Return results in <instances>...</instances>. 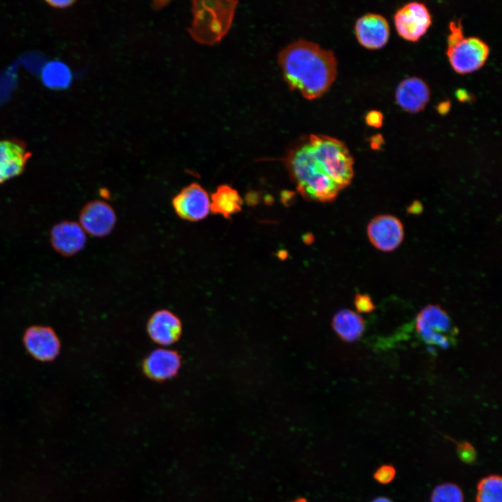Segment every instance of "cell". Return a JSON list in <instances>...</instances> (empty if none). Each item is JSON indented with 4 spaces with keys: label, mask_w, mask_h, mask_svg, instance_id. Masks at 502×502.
Returning <instances> with one entry per match:
<instances>
[{
    "label": "cell",
    "mask_w": 502,
    "mask_h": 502,
    "mask_svg": "<svg viewBox=\"0 0 502 502\" xmlns=\"http://www.w3.org/2000/svg\"><path fill=\"white\" fill-rule=\"evenodd\" d=\"M383 114L378 110L369 111L365 115V122L372 127H381L383 123Z\"/></svg>",
    "instance_id": "obj_26"
},
{
    "label": "cell",
    "mask_w": 502,
    "mask_h": 502,
    "mask_svg": "<svg viewBox=\"0 0 502 502\" xmlns=\"http://www.w3.org/2000/svg\"><path fill=\"white\" fill-rule=\"evenodd\" d=\"M394 23L401 37L407 40L416 41L431 25L432 16L423 3L411 1L396 11Z\"/></svg>",
    "instance_id": "obj_9"
},
{
    "label": "cell",
    "mask_w": 502,
    "mask_h": 502,
    "mask_svg": "<svg viewBox=\"0 0 502 502\" xmlns=\"http://www.w3.org/2000/svg\"><path fill=\"white\" fill-rule=\"evenodd\" d=\"M354 305L358 312L360 313H370L375 309V305L370 296L364 294H356Z\"/></svg>",
    "instance_id": "obj_25"
},
{
    "label": "cell",
    "mask_w": 502,
    "mask_h": 502,
    "mask_svg": "<svg viewBox=\"0 0 502 502\" xmlns=\"http://www.w3.org/2000/svg\"><path fill=\"white\" fill-rule=\"evenodd\" d=\"M370 142L372 149H378L383 143V138L381 135H376L371 137Z\"/></svg>",
    "instance_id": "obj_28"
},
{
    "label": "cell",
    "mask_w": 502,
    "mask_h": 502,
    "mask_svg": "<svg viewBox=\"0 0 502 502\" xmlns=\"http://www.w3.org/2000/svg\"><path fill=\"white\" fill-rule=\"evenodd\" d=\"M332 326L340 339L347 342L358 340L365 330V321L362 317L348 309L341 310L335 314Z\"/></svg>",
    "instance_id": "obj_19"
},
{
    "label": "cell",
    "mask_w": 502,
    "mask_h": 502,
    "mask_svg": "<svg viewBox=\"0 0 502 502\" xmlns=\"http://www.w3.org/2000/svg\"><path fill=\"white\" fill-rule=\"evenodd\" d=\"M457 451L459 457L466 464H472L476 459V451L474 447L467 441L457 444Z\"/></svg>",
    "instance_id": "obj_23"
},
{
    "label": "cell",
    "mask_w": 502,
    "mask_h": 502,
    "mask_svg": "<svg viewBox=\"0 0 502 502\" xmlns=\"http://www.w3.org/2000/svg\"><path fill=\"white\" fill-rule=\"evenodd\" d=\"M237 1H193V20L188 29L192 38L213 45L227 34L231 24Z\"/></svg>",
    "instance_id": "obj_3"
},
{
    "label": "cell",
    "mask_w": 502,
    "mask_h": 502,
    "mask_svg": "<svg viewBox=\"0 0 502 502\" xmlns=\"http://www.w3.org/2000/svg\"><path fill=\"white\" fill-rule=\"evenodd\" d=\"M416 330L427 343L442 348L450 345L453 326L448 314L440 305L429 304L423 307L416 319Z\"/></svg>",
    "instance_id": "obj_6"
},
{
    "label": "cell",
    "mask_w": 502,
    "mask_h": 502,
    "mask_svg": "<svg viewBox=\"0 0 502 502\" xmlns=\"http://www.w3.org/2000/svg\"><path fill=\"white\" fill-rule=\"evenodd\" d=\"M181 365L178 353L167 349H158L145 359V373L152 379L165 380L174 376Z\"/></svg>",
    "instance_id": "obj_17"
},
{
    "label": "cell",
    "mask_w": 502,
    "mask_h": 502,
    "mask_svg": "<svg viewBox=\"0 0 502 502\" xmlns=\"http://www.w3.org/2000/svg\"><path fill=\"white\" fill-rule=\"evenodd\" d=\"M277 61L289 89L298 91L308 100L324 95L337 73L333 52L303 39L295 40L281 50Z\"/></svg>",
    "instance_id": "obj_1"
},
{
    "label": "cell",
    "mask_w": 502,
    "mask_h": 502,
    "mask_svg": "<svg viewBox=\"0 0 502 502\" xmlns=\"http://www.w3.org/2000/svg\"><path fill=\"white\" fill-rule=\"evenodd\" d=\"M431 502H464V495L457 485L446 482L434 489Z\"/></svg>",
    "instance_id": "obj_22"
},
{
    "label": "cell",
    "mask_w": 502,
    "mask_h": 502,
    "mask_svg": "<svg viewBox=\"0 0 502 502\" xmlns=\"http://www.w3.org/2000/svg\"><path fill=\"white\" fill-rule=\"evenodd\" d=\"M79 219L84 231L94 237L109 234L116 223L114 210L101 200L88 202L81 210Z\"/></svg>",
    "instance_id": "obj_10"
},
{
    "label": "cell",
    "mask_w": 502,
    "mask_h": 502,
    "mask_svg": "<svg viewBox=\"0 0 502 502\" xmlns=\"http://www.w3.org/2000/svg\"><path fill=\"white\" fill-rule=\"evenodd\" d=\"M358 42L368 49H378L386 44L390 36L387 20L378 13H369L360 16L355 24Z\"/></svg>",
    "instance_id": "obj_13"
},
{
    "label": "cell",
    "mask_w": 502,
    "mask_h": 502,
    "mask_svg": "<svg viewBox=\"0 0 502 502\" xmlns=\"http://www.w3.org/2000/svg\"><path fill=\"white\" fill-rule=\"evenodd\" d=\"M315 157L327 175L342 190L353 178V158L345 144L330 136L308 137Z\"/></svg>",
    "instance_id": "obj_4"
},
{
    "label": "cell",
    "mask_w": 502,
    "mask_h": 502,
    "mask_svg": "<svg viewBox=\"0 0 502 502\" xmlns=\"http://www.w3.org/2000/svg\"><path fill=\"white\" fill-rule=\"evenodd\" d=\"M449 29L446 54L452 68L461 74L481 68L489 53L488 45L478 37H465L460 21H451Z\"/></svg>",
    "instance_id": "obj_5"
},
{
    "label": "cell",
    "mask_w": 502,
    "mask_h": 502,
    "mask_svg": "<svg viewBox=\"0 0 502 502\" xmlns=\"http://www.w3.org/2000/svg\"><path fill=\"white\" fill-rule=\"evenodd\" d=\"M176 214L189 222H198L208 216L210 211V197L199 183H192L183 187L172 199Z\"/></svg>",
    "instance_id": "obj_7"
},
{
    "label": "cell",
    "mask_w": 502,
    "mask_h": 502,
    "mask_svg": "<svg viewBox=\"0 0 502 502\" xmlns=\"http://www.w3.org/2000/svg\"><path fill=\"white\" fill-rule=\"evenodd\" d=\"M396 471L391 464H384L378 468L374 473V478L380 484L386 485L393 480Z\"/></svg>",
    "instance_id": "obj_24"
},
{
    "label": "cell",
    "mask_w": 502,
    "mask_h": 502,
    "mask_svg": "<svg viewBox=\"0 0 502 502\" xmlns=\"http://www.w3.org/2000/svg\"><path fill=\"white\" fill-rule=\"evenodd\" d=\"M23 342L28 352L40 361H51L60 351L59 339L49 326H34L29 328L24 334Z\"/></svg>",
    "instance_id": "obj_11"
},
{
    "label": "cell",
    "mask_w": 502,
    "mask_h": 502,
    "mask_svg": "<svg viewBox=\"0 0 502 502\" xmlns=\"http://www.w3.org/2000/svg\"><path fill=\"white\" fill-rule=\"evenodd\" d=\"M47 3L54 8H63L70 6L73 4V1H47Z\"/></svg>",
    "instance_id": "obj_27"
},
{
    "label": "cell",
    "mask_w": 502,
    "mask_h": 502,
    "mask_svg": "<svg viewBox=\"0 0 502 502\" xmlns=\"http://www.w3.org/2000/svg\"><path fill=\"white\" fill-rule=\"evenodd\" d=\"M502 480L498 475L488 476L479 481L476 502H502Z\"/></svg>",
    "instance_id": "obj_20"
},
{
    "label": "cell",
    "mask_w": 502,
    "mask_h": 502,
    "mask_svg": "<svg viewBox=\"0 0 502 502\" xmlns=\"http://www.w3.org/2000/svg\"><path fill=\"white\" fill-rule=\"evenodd\" d=\"M372 502H393V501L387 497L379 496V497L375 498Z\"/></svg>",
    "instance_id": "obj_31"
},
{
    "label": "cell",
    "mask_w": 502,
    "mask_h": 502,
    "mask_svg": "<svg viewBox=\"0 0 502 502\" xmlns=\"http://www.w3.org/2000/svg\"><path fill=\"white\" fill-rule=\"evenodd\" d=\"M147 328L153 341L162 345H169L178 339L181 332V324L172 312L160 310L152 315Z\"/></svg>",
    "instance_id": "obj_16"
},
{
    "label": "cell",
    "mask_w": 502,
    "mask_h": 502,
    "mask_svg": "<svg viewBox=\"0 0 502 502\" xmlns=\"http://www.w3.org/2000/svg\"><path fill=\"white\" fill-rule=\"evenodd\" d=\"M50 241L54 249L61 254L73 256L84 248L86 241V232L76 222L63 221L52 227Z\"/></svg>",
    "instance_id": "obj_14"
},
{
    "label": "cell",
    "mask_w": 502,
    "mask_h": 502,
    "mask_svg": "<svg viewBox=\"0 0 502 502\" xmlns=\"http://www.w3.org/2000/svg\"><path fill=\"white\" fill-rule=\"evenodd\" d=\"M423 207L422 205L419 204V202H413L411 206L409 208V211L413 213H418L419 212L422 211Z\"/></svg>",
    "instance_id": "obj_29"
},
{
    "label": "cell",
    "mask_w": 502,
    "mask_h": 502,
    "mask_svg": "<svg viewBox=\"0 0 502 502\" xmlns=\"http://www.w3.org/2000/svg\"><path fill=\"white\" fill-rule=\"evenodd\" d=\"M243 199L238 191L230 185H219L210 197V211L225 218H230L241 210Z\"/></svg>",
    "instance_id": "obj_18"
},
{
    "label": "cell",
    "mask_w": 502,
    "mask_h": 502,
    "mask_svg": "<svg viewBox=\"0 0 502 502\" xmlns=\"http://www.w3.org/2000/svg\"><path fill=\"white\" fill-rule=\"evenodd\" d=\"M284 161L298 191L305 199L329 202L337 197L341 189L322 168L308 139L291 149Z\"/></svg>",
    "instance_id": "obj_2"
},
{
    "label": "cell",
    "mask_w": 502,
    "mask_h": 502,
    "mask_svg": "<svg viewBox=\"0 0 502 502\" xmlns=\"http://www.w3.org/2000/svg\"><path fill=\"white\" fill-rule=\"evenodd\" d=\"M30 158L31 153L22 141L0 139V185L21 174Z\"/></svg>",
    "instance_id": "obj_12"
},
{
    "label": "cell",
    "mask_w": 502,
    "mask_h": 502,
    "mask_svg": "<svg viewBox=\"0 0 502 502\" xmlns=\"http://www.w3.org/2000/svg\"><path fill=\"white\" fill-rule=\"evenodd\" d=\"M292 502H307V501H306V500L304 499H296V500H295V501H292Z\"/></svg>",
    "instance_id": "obj_32"
},
{
    "label": "cell",
    "mask_w": 502,
    "mask_h": 502,
    "mask_svg": "<svg viewBox=\"0 0 502 502\" xmlns=\"http://www.w3.org/2000/svg\"><path fill=\"white\" fill-rule=\"evenodd\" d=\"M450 102L448 101L440 102L438 105V110L440 113L446 112L450 108Z\"/></svg>",
    "instance_id": "obj_30"
},
{
    "label": "cell",
    "mask_w": 502,
    "mask_h": 502,
    "mask_svg": "<svg viewBox=\"0 0 502 502\" xmlns=\"http://www.w3.org/2000/svg\"><path fill=\"white\" fill-rule=\"evenodd\" d=\"M430 97L427 84L421 78L409 77L402 79L397 86L395 100L405 111L415 113L424 109Z\"/></svg>",
    "instance_id": "obj_15"
},
{
    "label": "cell",
    "mask_w": 502,
    "mask_h": 502,
    "mask_svg": "<svg viewBox=\"0 0 502 502\" xmlns=\"http://www.w3.org/2000/svg\"><path fill=\"white\" fill-rule=\"evenodd\" d=\"M72 79L68 68L58 62L50 63L43 71V79L50 86H67Z\"/></svg>",
    "instance_id": "obj_21"
},
{
    "label": "cell",
    "mask_w": 502,
    "mask_h": 502,
    "mask_svg": "<svg viewBox=\"0 0 502 502\" xmlns=\"http://www.w3.org/2000/svg\"><path fill=\"white\" fill-rule=\"evenodd\" d=\"M367 234L376 249L388 252L395 250L402 244L404 229L398 218L390 214H381L369 222Z\"/></svg>",
    "instance_id": "obj_8"
}]
</instances>
